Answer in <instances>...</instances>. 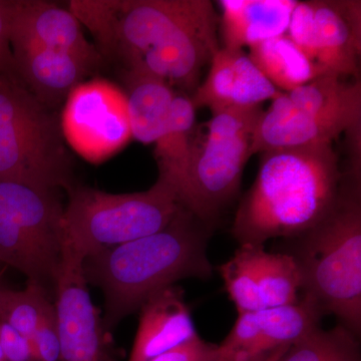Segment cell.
Instances as JSON below:
<instances>
[{
    "label": "cell",
    "instance_id": "1",
    "mask_svg": "<svg viewBox=\"0 0 361 361\" xmlns=\"http://www.w3.org/2000/svg\"><path fill=\"white\" fill-rule=\"evenodd\" d=\"M66 6L89 30L104 63L183 92L196 90L202 70L220 49L218 16L209 0H73Z\"/></svg>",
    "mask_w": 361,
    "mask_h": 361
},
{
    "label": "cell",
    "instance_id": "2",
    "mask_svg": "<svg viewBox=\"0 0 361 361\" xmlns=\"http://www.w3.org/2000/svg\"><path fill=\"white\" fill-rule=\"evenodd\" d=\"M343 180L332 144L263 152L235 214L233 237L239 245H264L300 236L331 210Z\"/></svg>",
    "mask_w": 361,
    "mask_h": 361
},
{
    "label": "cell",
    "instance_id": "3",
    "mask_svg": "<svg viewBox=\"0 0 361 361\" xmlns=\"http://www.w3.org/2000/svg\"><path fill=\"white\" fill-rule=\"evenodd\" d=\"M213 229L182 207L160 231L87 256L82 273L103 292L106 329L113 331L147 299L180 280L211 278L207 249Z\"/></svg>",
    "mask_w": 361,
    "mask_h": 361
},
{
    "label": "cell",
    "instance_id": "4",
    "mask_svg": "<svg viewBox=\"0 0 361 361\" xmlns=\"http://www.w3.org/2000/svg\"><path fill=\"white\" fill-rule=\"evenodd\" d=\"M351 174V173H350ZM291 255L302 276V298L320 315L334 314L356 336L361 332L360 176L343 180L326 215L296 237Z\"/></svg>",
    "mask_w": 361,
    "mask_h": 361
},
{
    "label": "cell",
    "instance_id": "5",
    "mask_svg": "<svg viewBox=\"0 0 361 361\" xmlns=\"http://www.w3.org/2000/svg\"><path fill=\"white\" fill-rule=\"evenodd\" d=\"M0 180L66 192L75 186L58 115L14 75H0Z\"/></svg>",
    "mask_w": 361,
    "mask_h": 361
},
{
    "label": "cell",
    "instance_id": "6",
    "mask_svg": "<svg viewBox=\"0 0 361 361\" xmlns=\"http://www.w3.org/2000/svg\"><path fill=\"white\" fill-rule=\"evenodd\" d=\"M63 211V251L84 261L104 249L160 231L182 209L173 190L157 180L147 191L111 194L73 186Z\"/></svg>",
    "mask_w": 361,
    "mask_h": 361
},
{
    "label": "cell",
    "instance_id": "7",
    "mask_svg": "<svg viewBox=\"0 0 361 361\" xmlns=\"http://www.w3.org/2000/svg\"><path fill=\"white\" fill-rule=\"evenodd\" d=\"M61 190L0 180V265L11 266L52 297L63 251Z\"/></svg>",
    "mask_w": 361,
    "mask_h": 361
},
{
    "label": "cell",
    "instance_id": "8",
    "mask_svg": "<svg viewBox=\"0 0 361 361\" xmlns=\"http://www.w3.org/2000/svg\"><path fill=\"white\" fill-rule=\"evenodd\" d=\"M262 111L261 106L229 109L197 126L189 175L179 202L212 228L238 194Z\"/></svg>",
    "mask_w": 361,
    "mask_h": 361
},
{
    "label": "cell",
    "instance_id": "9",
    "mask_svg": "<svg viewBox=\"0 0 361 361\" xmlns=\"http://www.w3.org/2000/svg\"><path fill=\"white\" fill-rule=\"evenodd\" d=\"M287 37L320 77L358 75L361 54V1H297Z\"/></svg>",
    "mask_w": 361,
    "mask_h": 361
},
{
    "label": "cell",
    "instance_id": "10",
    "mask_svg": "<svg viewBox=\"0 0 361 361\" xmlns=\"http://www.w3.org/2000/svg\"><path fill=\"white\" fill-rule=\"evenodd\" d=\"M59 121L66 142L92 164L111 158L133 137L125 92L103 78L78 85Z\"/></svg>",
    "mask_w": 361,
    "mask_h": 361
},
{
    "label": "cell",
    "instance_id": "11",
    "mask_svg": "<svg viewBox=\"0 0 361 361\" xmlns=\"http://www.w3.org/2000/svg\"><path fill=\"white\" fill-rule=\"evenodd\" d=\"M84 261L63 253L54 307L58 318L59 361H120L123 351L104 325L90 298Z\"/></svg>",
    "mask_w": 361,
    "mask_h": 361
},
{
    "label": "cell",
    "instance_id": "12",
    "mask_svg": "<svg viewBox=\"0 0 361 361\" xmlns=\"http://www.w3.org/2000/svg\"><path fill=\"white\" fill-rule=\"evenodd\" d=\"M322 318L303 299L294 305L238 314L218 344L217 361H279L297 341L319 326Z\"/></svg>",
    "mask_w": 361,
    "mask_h": 361
},
{
    "label": "cell",
    "instance_id": "13",
    "mask_svg": "<svg viewBox=\"0 0 361 361\" xmlns=\"http://www.w3.org/2000/svg\"><path fill=\"white\" fill-rule=\"evenodd\" d=\"M281 94L244 49L222 47L214 54L206 80L198 85L191 99L195 108H207L214 114L261 106Z\"/></svg>",
    "mask_w": 361,
    "mask_h": 361
},
{
    "label": "cell",
    "instance_id": "14",
    "mask_svg": "<svg viewBox=\"0 0 361 361\" xmlns=\"http://www.w3.org/2000/svg\"><path fill=\"white\" fill-rule=\"evenodd\" d=\"M82 28L68 6L42 0H9L11 49L44 47L104 63L101 54L85 37Z\"/></svg>",
    "mask_w": 361,
    "mask_h": 361
},
{
    "label": "cell",
    "instance_id": "15",
    "mask_svg": "<svg viewBox=\"0 0 361 361\" xmlns=\"http://www.w3.org/2000/svg\"><path fill=\"white\" fill-rule=\"evenodd\" d=\"M342 133H348L353 144H360V128L299 110L282 92L273 99L269 109L261 114L254 130L250 154L332 144Z\"/></svg>",
    "mask_w": 361,
    "mask_h": 361
},
{
    "label": "cell",
    "instance_id": "16",
    "mask_svg": "<svg viewBox=\"0 0 361 361\" xmlns=\"http://www.w3.org/2000/svg\"><path fill=\"white\" fill-rule=\"evenodd\" d=\"M14 68L26 89L56 111L78 85L94 75L103 63L71 52L39 47H13Z\"/></svg>",
    "mask_w": 361,
    "mask_h": 361
},
{
    "label": "cell",
    "instance_id": "17",
    "mask_svg": "<svg viewBox=\"0 0 361 361\" xmlns=\"http://www.w3.org/2000/svg\"><path fill=\"white\" fill-rule=\"evenodd\" d=\"M139 310V326L129 361H151L198 334L185 292L176 285L157 292Z\"/></svg>",
    "mask_w": 361,
    "mask_h": 361
},
{
    "label": "cell",
    "instance_id": "18",
    "mask_svg": "<svg viewBox=\"0 0 361 361\" xmlns=\"http://www.w3.org/2000/svg\"><path fill=\"white\" fill-rule=\"evenodd\" d=\"M223 47L250 49L259 42L285 35L297 1L292 0H222Z\"/></svg>",
    "mask_w": 361,
    "mask_h": 361
},
{
    "label": "cell",
    "instance_id": "19",
    "mask_svg": "<svg viewBox=\"0 0 361 361\" xmlns=\"http://www.w3.org/2000/svg\"><path fill=\"white\" fill-rule=\"evenodd\" d=\"M196 111L191 97L176 94L166 129L155 144L158 179L173 190L178 201L186 185L193 156Z\"/></svg>",
    "mask_w": 361,
    "mask_h": 361
},
{
    "label": "cell",
    "instance_id": "20",
    "mask_svg": "<svg viewBox=\"0 0 361 361\" xmlns=\"http://www.w3.org/2000/svg\"><path fill=\"white\" fill-rule=\"evenodd\" d=\"M132 137L156 144L167 126L177 92L161 78L139 73H122Z\"/></svg>",
    "mask_w": 361,
    "mask_h": 361
},
{
    "label": "cell",
    "instance_id": "21",
    "mask_svg": "<svg viewBox=\"0 0 361 361\" xmlns=\"http://www.w3.org/2000/svg\"><path fill=\"white\" fill-rule=\"evenodd\" d=\"M299 110L361 127V85L337 75H322L291 92H284Z\"/></svg>",
    "mask_w": 361,
    "mask_h": 361
},
{
    "label": "cell",
    "instance_id": "22",
    "mask_svg": "<svg viewBox=\"0 0 361 361\" xmlns=\"http://www.w3.org/2000/svg\"><path fill=\"white\" fill-rule=\"evenodd\" d=\"M248 56L280 92H291L320 77L315 66L286 33L253 45Z\"/></svg>",
    "mask_w": 361,
    "mask_h": 361
},
{
    "label": "cell",
    "instance_id": "23",
    "mask_svg": "<svg viewBox=\"0 0 361 361\" xmlns=\"http://www.w3.org/2000/svg\"><path fill=\"white\" fill-rule=\"evenodd\" d=\"M257 275L265 308L284 307L300 301L302 276L290 253H269L261 246L257 253Z\"/></svg>",
    "mask_w": 361,
    "mask_h": 361
},
{
    "label": "cell",
    "instance_id": "24",
    "mask_svg": "<svg viewBox=\"0 0 361 361\" xmlns=\"http://www.w3.org/2000/svg\"><path fill=\"white\" fill-rule=\"evenodd\" d=\"M279 361H361L360 337L338 324L316 326L291 346Z\"/></svg>",
    "mask_w": 361,
    "mask_h": 361
},
{
    "label": "cell",
    "instance_id": "25",
    "mask_svg": "<svg viewBox=\"0 0 361 361\" xmlns=\"http://www.w3.org/2000/svg\"><path fill=\"white\" fill-rule=\"evenodd\" d=\"M264 245H240L218 269L238 314L266 310L259 289L257 253Z\"/></svg>",
    "mask_w": 361,
    "mask_h": 361
},
{
    "label": "cell",
    "instance_id": "26",
    "mask_svg": "<svg viewBox=\"0 0 361 361\" xmlns=\"http://www.w3.org/2000/svg\"><path fill=\"white\" fill-rule=\"evenodd\" d=\"M54 302L40 285L27 281L23 290L0 286V322L11 325L32 342L33 334L47 304Z\"/></svg>",
    "mask_w": 361,
    "mask_h": 361
},
{
    "label": "cell",
    "instance_id": "27",
    "mask_svg": "<svg viewBox=\"0 0 361 361\" xmlns=\"http://www.w3.org/2000/svg\"><path fill=\"white\" fill-rule=\"evenodd\" d=\"M37 361H59L61 348L54 302L47 304L32 338Z\"/></svg>",
    "mask_w": 361,
    "mask_h": 361
},
{
    "label": "cell",
    "instance_id": "28",
    "mask_svg": "<svg viewBox=\"0 0 361 361\" xmlns=\"http://www.w3.org/2000/svg\"><path fill=\"white\" fill-rule=\"evenodd\" d=\"M218 344L202 339L198 334L151 361H217Z\"/></svg>",
    "mask_w": 361,
    "mask_h": 361
},
{
    "label": "cell",
    "instance_id": "29",
    "mask_svg": "<svg viewBox=\"0 0 361 361\" xmlns=\"http://www.w3.org/2000/svg\"><path fill=\"white\" fill-rule=\"evenodd\" d=\"M0 345L6 361H37L30 339L4 322H0Z\"/></svg>",
    "mask_w": 361,
    "mask_h": 361
},
{
    "label": "cell",
    "instance_id": "30",
    "mask_svg": "<svg viewBox=\"0 0 361 361\" xmlns=\"http://www.w3.org/2000/svg\"><path fill=\"white\" fill-rule=\"evenodd\" d=\"M0 75L18 77L9 39V0H0Z\"/></svg>",
    "mask_w": 361,
    "mask_h": 361
},
{
    "label": "cell",
    "instance_id": "31",
    "mask_svg": "<svg viewBox=\"0 0 361 361\" xmlns=\"http://www.w3.org/2000/svg\"><path fill=\"white\" fill-rule=\"evenodd\" d=\"M0 361H6L4 358V351H2L1 345H0Z\"/></svg>",
    "mask_w": 361,
    "mask_h": 361
},
{
    "label": "cell",
    "instance_id": "32",
    "mask_svg": "<svg viewBox=\"0 0 361 361\" xmlns=\"http://www.w3.org/2000/svg\"><path fill=\"white\" fill-rule=\"evenodd\" d=\"M0 286H1V284H0Z\"/></svg>",
    "mask_w": 361,
    "mask_h": 361
},
{
    "label": "cell",
    "instance_id": "33",
    "mask_svg": "<svg viewBox=\"0 0 361 361\" xmlns=\"http://www.w3.org/2000/svg\"><path fill=\"white\" fill-rule=\"evenodd\" d=\"M0 266H1V265H0Z\"/></svg>",
    "mask_w": 361,
    "mask_h": 361
}]
</instances>
